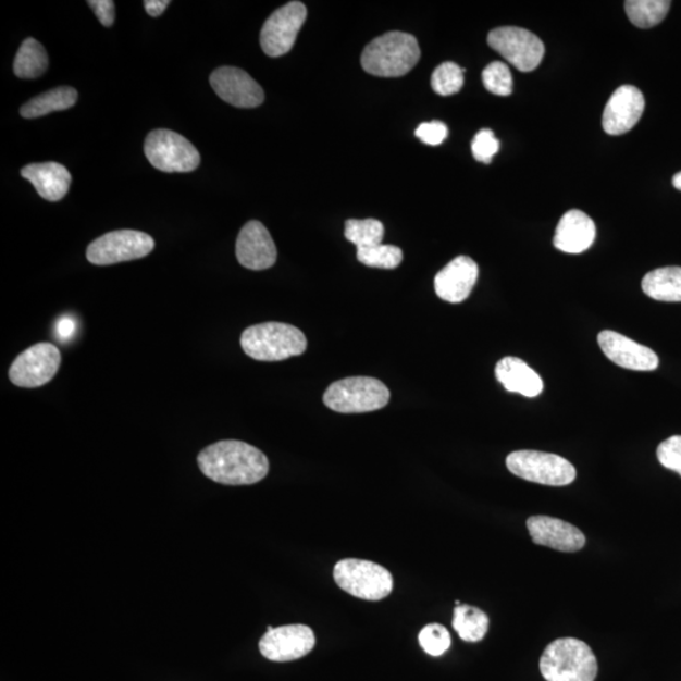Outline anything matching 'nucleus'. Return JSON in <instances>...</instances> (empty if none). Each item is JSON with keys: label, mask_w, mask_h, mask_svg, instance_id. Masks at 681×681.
Masks as SVG:
<instances>
[{"label": "nucleus", "mask_w": 681, "mask_h": 681, "mask_svg": "<svg viewBox=\"0 0 681 681\" xmlns=\"http://www.w3.org/2000/svg\"><path fill=\"white\" fill-rule=\"evenodd\" d=\"M240 344L245 354L258 361H283L302 355L307 338L302 331L288 323L267 322L243 332Z\"/></svg>", "instance_id": "3"}, {"label": "nucleus", "mask_w": 681, "mask_h": 681, "mask_svg": "<svg viewBox=\"0 0 681 681\" xmlns=\"http://www.w3.org/2000/svg\"><path fill=\"white\" fill-rule=\"evenodd\" d=\"M210 84L220 99L236 108H257L265 98L261 86L242 69L220 67L211 74Z\"/></svg>", "instance_id": "14"}, {"label": "nucleus", "mask_w": 681, "mask_h": 681, "mask_svg": "<svg viewBox=\"0 0 681 681\" xmlns=\"http://www.w3.org/2000/svg\"><path fill=\"white\" fill-rule=\"evenodd\" d=\"M389 400L387 386L377 379L367 376L338 380L323 395L326 407L343 414L369 413L385 408Z\"/></svg>", "instance_id": "5"}, {"label": "nucleus", "mask_w": 681, "mask_h": 681, "mask_svg": "<svg viewBox=\"0 0 681 681\" xmlns=\"http://www.w3.org/2000/svg\"><path fill=\"white\" fill-rule=\"evenodd\" d=\"M482 83L490 92L497 95V97H509L512 94L511 71L500 61L491 62L483 70Z\"/></svg>", "instance_id": "31"}, {"label": "nucleus", "mask_w": 681, "mask_h": 681, "mask_svg": "<svg viewBox=\"0 0 681 681\" xmlns=\"http://www.w3.org/2000/svg\"><path fill=\"white\" fill-rule=\"evenodd\" d=\"M358 260L370 268L395 269L401 264L403 251L394 245L379 244L358 249Z\"/></svg>", "instance_id": "29"}, {"label": "nucleus", "mask_w": 681, "mask_h": 681, "mask_svg": "<svg viewBox=\"0 0 681 681\" xmlns=\"http://www.w3.org/2000/svg\"><path fill=\"white\" fill-rule=\"evenodd\" d=\"M506 466L515 476L545 486H567L577 478L566 458L540 450H517L506 458Z\"/></svg>", "instance_id": "7"}, {"label": "nucleus", "mask_w": 681, "mask_h": 681, "mask_svg": "<svg viewBox=\"0 0 681 681\" xmlns=\"http://www.w3.org/2000/svg\"><path fill=\"white\" fill-rule=\"evenodd\" d=\"M307 18V8L300 2H289L267 20L260 32V45L269 58H281L296 44Z\"/></svg>", "instance_id": "11"}, {"label": "nucleus", "mask_w": 681, "mask_h": 681, "mask_svg": "<svg viewBox=\"0 0 681 681\" xmlns=\"http://www.w3.org/2000/svg\"><path fill=\"white\" fill-rule=\"evenodd\" d=\"M145 153L154 169L168 173L193 172L200 165L199 150L191 141L168 129L150 132L145 143Z\"/></svg>", "instance_id": "8"}, {"label": "nucleus", "mask_w": 681, "mask_h": 681, "mask_svg": "<svg viewBox=\"0 0 681 681\" xmlns=\"http://www.w3.org/2000/svg\"><path fill=\"white\" fill-rule=\"evenodd\" d=\"M61 366V354L50 343H39L23 351L10 369V379L15 386L34 389L50 383Z\"/></svg>", "instance_id": "12"}, {"label": "nucleus", "mask_w": 681, "mask_h": 681, "mask_svg": "<svg viewBox=\"0 0 681 681\" xmlns=\"http://www.w3.org/2000/svg\"><path fill=\"white\" fill-rule=\"evenodd\" d=\"M236 258L250 271H265L275 264L278 251L271 234L260 221H249L242 228L236 240Z\"/></svg>", "instance_id": "16"}, {"label": "nucleus", "mask_w": 681, "mask_h": 681, "mask_svg": "<svg viewBox=\"0 0 681 681\" xmlns=\"http://www.w3.org/2000/svg\"><path fill=\"white\" fill-rule=\"evenodd\" d=\"M77 99L78 94L74 87H57L29 100L21 108V115L25 119H35L53 112H62V110L73 108Z\"/></svg>", "instance_id": "24"}, {"label": "nucleus", "mask_w": 681, "mask_h": 681, "mask_svg": "<svg viewBox=\"0 0 681 681\" xmlns=\"http://www.w3.org/2000/svg\"><path fill=\"white\" fill-rule=\"evenodd\" d=\"M419 644H421L423 651L431 656H441L445 654L453 639H450L448 630L445 626L439 623H430L419 632Z\"/></svg>", "instance_id": "32"}, {"label": "nucleus", "mask_w": 681, "mask_h": 681, "mask_svg": "<svg viewBox=\"0 0 681 681\" xmlns=\"http://www.w3.org/2000/svg\"><path fill=\"white\" fill-rule=\"evenodd\" d=\"M672 185L681 191V172L677 173L674 178H672Z\"/></svg>", "instance_id": "39"}, {"label": "nucleus", "mask_w": 681, "mask_h": 681, "mask_svg": "<svg viewBox=\"0 0 681 681\" xmlns=\"http://www.w3.org/2000/svg\"><path fill=\"white\" fill-rule=\"evenodd\" d=\"M314 632L306 624H287L271 628L260 640L259 648L265 659L276 663L295 661L313 651Z\"/></svg>", "instance_id": "13"}, {"label": "nucleus", "mask_w": 681, "mask_h": 681, "mask_svg": "<svg viewBox=\"0 0 681 681\" xmlns=\"http://www.w3.org/2000/svg\"><path fill=\"white\" fill-rule=\"evenodd\" d=\"M500 149V141L491 129H482L472 141V153L474 160L488 164Z\"/></svg>", "instance_id": "33"}, {"label": "nucleus", "mask_w": 681, "mask_h": 681, "mask_svg": "<svg viewBox=\"0 0 681 681\" xmlns=\"http://www.w3.org/2000/svg\"><path fill=\"white\" fill-rule=\"evenodd\" d=\"M384 225L379 220H347L345 224V237L360 248L374 247L383 244Z\"/></svg>", "instance_id": "28"}, {"label": "nucleus", "mask_w": 681, "mask_h": 681, "mask_svg": "<svg viewBox=\"0 0 681 681\" xmlns=\"http://www.w3.org/2000/svg\"><path fill=\"white\" fill-rule=\"evenodd\" d=\"M487 42L521 73H530L540 66L545 54L542 39L524 28H496L490 32Z\"/></svg>", "instance_id": "10"}, {"label": "nucleus", "mask_w": 681, "mask_h": 681, "mask_svg": "<svg viewBox=\"0 0 681 681\" xmlns=\"http://www.w3.org/2000/svg\"><path fill=\"white\" fill-rule=\"evenodd\" d=\"M416 136L426 146H439L448 136V128L445 123L430 122L418 126Z\"/></svg>", "instance_id": "35"}, {"label": "nucleus", "mask_w": 681, "mask_h": 681, "mask_svg": "<svg viewBox=\"0 0 681 681\" xmlns=\"http://www.w3.org/2000/svg\"><path fill=\"white\" fill-rule=\"evenodd\" d=\"M421 59V47L414 36L389 32L370 42L362 52L361 65L379 77H400L410 73Z\"/></svg>", "instance_id": "2"}, {"label": "nucleus", "mask_w": 681, "mask_h": 681, "mask_svg": "<svg viewBox=\"0 0 681 681\" xmlns=\"http://www.w3.org/2000/svg\"><path fill=\"white\" fill-rule=\"evenodd\" d=\"M595 240L596 225L593 220L583 211L570 210L561 216L553 244L567 255H581Z\"/></svg>", "instance_id": "20"}, {"label": "nucleus", "mask_w": 681, "mask_h": 681, "mask_svg": "<svg viewBox=\"0 0 681 681\" xmlns=\"http://www.w3.org/2000/svg\"><path fill=\"white\" fill-rule=\"evenodd\" d=\"M546 681H595L598 665L592 648L583 641L566 637L553 641L541 657Z\"/></svg>", "instance_id": "4"}, {"label": "nucleus", "mask_w": 681, "mask_h": 681, "mask_svg": "<svg viewBox=\"0 0 681 681\" xmlns=\"http://www.w3.org/2000/svg\"><path fill=\"white\" fill-rule=\"evenodd\" d=\"M643 290L659 302H681V268H659L647 273L643 280Z\"/></svg>", "instance_id": "23"}, {"label": "nucleus", "mask_w": 681, "mask_h": 681, "mask_svg": "<svg viewBox=\"0 0 681 681\" xmlns=\"http://www.w3.org/2000/svg\"><path fill=\"white\" fill-rule=\"evenodd\" d=\"M97 14L98 20L104 27H112L115 21V3L112 0H89L87 2Z\"/></svg>", "instance_id": "36"}, {"label": "nucleus", "mask_w": 681, "mask_h": 681, "mask_svg": "<svg viewBox=\"0 0 681 681\" xmlns=\"http://www.w3.org/2000/svg\"><path fill=\"white\" fill-rule=\"evenodd\" d=\"M669 0H629L624 3L626 13L633 26L647 29L661 23L669 13Z\"/></svg>", "instance_id": "27"}, {"label": "nucleus", "mask_w": 681, "mask_h": 681, "mask_svg": "<svg viewBox=\"0 0 681 681\" xmlns=\"http://www.w3.org/2000/svg\"><path fill=\"white\" fill-rule=\"evenodd\" d=\"M463 75L465 70L459 67L457 63H442L432 75V89L441 97H450V95L461 91L465 84Z\"/></svg>", "instance_id": "30"}, {"label": "nucleus", "mask_w": 681, "mask_h": 681, "mask_svg": "<svg viewBox=\"0 0 681 681\" xmlns=\"http://www.w3.org/2000/svg\"><path fill=\"white\" fill-rule=\"evenodd\" d=\"M657 458L665 469L676 471L681 476V435H674L660 443L657 447Z\"/></svg>", "instance_id": "34"}, {"label": "nucleus", "mask_w": 681, "mask_h": 681, "mask_svg": "<svg viewBox=\"0 0 681 681\" xmlns=\"http://www.w3.org/2000/svg\"><path fill=\"white\" fill-rule=\"evenodd\" d=\"M156 247L152 236L137 230H116L94 240L86 250V258L95 265H112L141 259Z\"/></svg>", "instance_id": "9"}, {"label": "nucleus", "mask_w": 681, "mask_h": 681, "mask_svg": "<svg viewBox=\"0 0 681 681\" xmlns=\"http://www.w3.org/2000/svg\"><path fill=\"white\" fill-rule=\"evenodd\" d=\"M645 110V98L637 87L623 85L609 98L602 125L609 136H622L635 126Z\"/></svg>", "instance_id": "15"}, {"label": "nucleus", "mask_w": 681, "mask_h": 681, "mask_svg": "<svg viewBox=\"0 0 681 681\" xmlns=\"http://www.w3.org/2000/svg\"><path fill=\"white\" fill-rule=\"evenodd\" d=\"M206 478L227 486L255 485L267 478L268 457L242 441H221L197 457Z\"/></svg>", "instance_id": "1"}, {"label": "nucleus", "mask_w": 681, "mask_h": 681, "mask_svg": "<svg viewBox=\"0 0 681 681\" xmlns=\"http://www.w3.org/2000/svg\"><path fill=\"white\" fill-rule=\"evenodd\" d=\"M76 330V323L71 319H62L57 326V334L61 340L69 339L74 336Z\"/></svg>", "instance_id": "37"}, {"label": "nucleus", "mask_w": 681, "mask_h": 681, "mask_svg": "<svg viewBox=\"0 0 681 681\" xmlns=\"http://www.w3.org/2000/svg\"><path fill=\"white\" fill-rule=\"evenodd\" d=\"M170 4V0H146L145 8L150 17H160Z\"/></svg>", "instance_id": "38"}, {"label": "nucleus", "mask_w": 681, "mask_h": 681, "mask_svg": "<svg viewBox=\"0 0 681 681\" xmlns=\"http://www.w3.org/2000/svg\"><path fill=\"white\" fill-rule=\"evenodd\" d=\"M454 629L466 643H479L488 631V616L478 607L469 605L456 606Z\"/></svg>", "instance_id": "25"}, {"label": "nucleus", "mask_w": 681, "mask_h": 681, "mask_svg": "<svg viewBox=\"0 0 681 681\" xmlns=\"http://www.w3.org/2000/svg\"><path fill=\"white\" fill-rule=\"evenodd\" d=\"M527 527L537 545L565 553L581 550L585 545V536L581 530L560 519L537 515L528 519Z\"/></svg>", "instance_id": "18"}, {"label": "nucleus", "mask_w": 681, "mask_h": 681, "mask_svg": "<svg viewBox=\"0 0 681 681\" xmlns=\"http://www.w3.org/2000/svg\"><path fill=\"white\" fill-rule=\"evenodd\" d=\"M598 345L609 360L623 369L654 371L659 367V358L652 348L640 345L619 332L602 331Z\"/></svg>", "instance_id": "17"}, {"label": "nucleus", "mask_w": 681, "mask_h": 681, "mask_svg": "<svg viewBox=\"0 0 681 681\" xmlns=\"http://www.w3.org/2000/svg\"><path fill=\"white\" fill-rule=\"evenodd\" d=\"M334 578L338 587L348 595L372 602L386 598L394 587L389 570L362 559L339 560Z\"/></svg>", "instance_id": "6"}, {"label": "nucleus", "mask_w": 681, "mask_h": 681, "mask_svg": "<svg viewBox=\"0 0 681 681\" xmlns=\"http://www.w3.org/2000/svg\"><path fill=\"white\" fill-rule=\"evenodd\" d=\"M495 375L506 391L519 393L527 398L540 397L544 389L541 375L524 360L511 356L497 362Z\"/></svg>", "instance_id": "22"}, {"label": "nucleus", "mask_w": 681, "mask_h": 681, "mask_svg": "<svg viewBox=\"0 0 681 681\" xmlns=\"http://www.w3.org/2000/svg\"><path fill=\"white\" fill-rule=\"evenodd\" d=\"M479 278V265L469 257H457L435 275L437 296L449 304H461L470 297Z\"/></svg>", "instance_id": "19"}, {"label": "nucleus", "mask_w": 681, "mask_h": 681, "mask_svg": "<svg viewBox=\"0 0 681 681\" xmlns=\"http://www.w3.org/2000/svg\"><path fill=\"white\" fill-rule=\"evenodd\" d=\"M49 67V57L45 47L35 38H27L20 47L14 60V74L20 78H37Z\"/></svg>", "instance_id": "26"}, {"label": "nucleus", "mask_w": 681, "mask_h": 681, "mask_svg": "<svg viewBox=\"0 0 681 681\" xmlns=\"http://www.w3.org/2000/svg\"><path fill=\"white\" fill-rule=\"evenodd\" d=\"M21 174L35 186L42 199L51 202L62 200L73 181L67 169L57 162L28 164Z\"/></svg>", "instance_id": "21"}]
</instances>
